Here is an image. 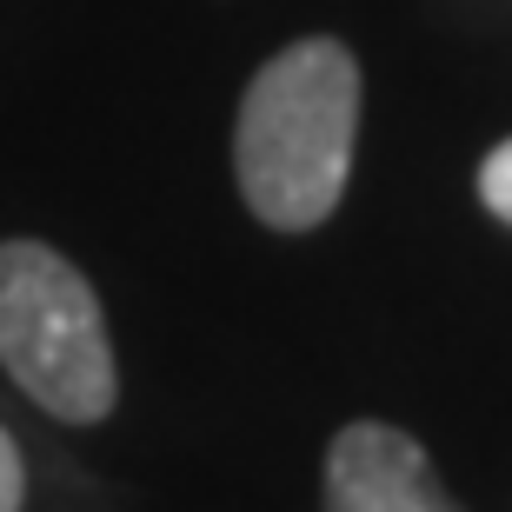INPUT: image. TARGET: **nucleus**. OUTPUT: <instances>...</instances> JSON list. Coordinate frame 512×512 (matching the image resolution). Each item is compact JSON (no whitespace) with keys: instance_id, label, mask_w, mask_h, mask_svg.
<instances>
[{"instance_id":"f03ea898","label":"nucleus","mask_w":512,"mask_h":512,"mask_svg":"<svg viewBox=\"0 0 512 512\" xmlns=\"http://www.w3.org/2000/svg\"><path fill=\"white\" fill-rule=\"evenodd\" d=\"M0 366L67 426H94L120 399L100 293L47 240H0Z\"/></svg>"},{"instance_id":"20e7f679","label":"nucleus","mask_w":512,"mask_h":512,"mask_svg":"<svg viewBox=\"0 0 512 512\" xmlns=\"http://www.w3.org/2000/svg\"><path fill=\"white\" fill-rule=\"evenodd\" d=\"M479 200H486L493 220L512 227V140H499V147L479 160Z\"/></svg>"},{"instance_id":"7ed1b4c3","label":"nucleus","mask_w":512,"mask_h":512,"mask_svg":"<svg viewBox=\"0 0 512 512\" xmlns=\"http://www.w3.org/2000/svg\"><path fill=\"white\" fill-rule=\"evenodd\" d=\"M326 512H459L413 433L353 419L326 446Z\"/></svg>"},{"instance_id":"39448f33","label":"nucleus","mask_w":512,"mask_h":512,"mask_svg":"<svg viewBox=\"0 0 512 512\" xmlns=\"http://www.w3.org/2000/svg\"><path fill=\"white\" fill-rule=\"evenodd\" d=\"M20 506H27V466H20L14 433L0 426V512H20Z\"/></svg>"},{"instance_id":"f257e3e1","label":"nucleus","mask_w":512,"mask_h":512,"mask_svg":"<svg viewBox=\"0 0 512 512\" xmlns=\"http://www.w3.org/2000/svg\"><path fill=\"white\" fill-rule=\"evenodd\" d=\"M360 133V60L333 34H306L266 60L240 94L233 180L253 220L273 233H313L340 207Z\"/></svg>"}]
</instances>
